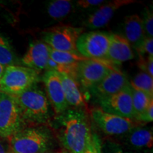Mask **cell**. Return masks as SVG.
<instances>
[{"label":"cell","instance_id":"13","mask_svg":"<svg viewBox=\"0 0 153 153\" xmlns=\"http://www.w3.org/2000/svg\"><path fill=\"white\" fill-rule=\"evenodd\" d=\"M135 2L134 0H114L102 4L97 10L89 15L86 21V25L91 29L104 27L108 24L118 9Z\"/></svg>","mask_w":153,"mask_h":153},{"label":"cell","instance_id":"8","mask_svg":"<svg viewBox=\"0 0 153 153\" xmlns=\"http://www.w3.org/2000/svg\"><path fill=\"white\" fill-rule=\"evenodd\" d=\"M110 34L99 31L82 33L76 42L77 53L87 59L106 60Z\"/></svg>","mask_w":153,"mask_h":153},{"label":"cell","instance_id":"24","mask_svg":"<svg viewBox=\"0 0 153 153\" xmlns=\"http://www.w3.org/2000/svg\"><path fill=\"white\" fill-rule=\"evenodd\" d=\"M145 38H152L153 36V16L152 12L149 9L145 11L144 19H142Z\"/></svg>","mask_w":153,"mask_h":153},{"label":"cell","instance_id":"31","mask_svg":"<svg viewBox=\"0 0 153 153\" xmlns=\"http://www.w3.org/2000/svg\"><path fill=\"white\" fill-rule=\"evenodd\" d=\"M0 153H12L7 139L0 137Z\"/></svg>","mask_w":153,"mask_h":153},{"label":"cell","instance_id":"33","mask_svg":"<svg viewBox=\"0 0 153 153\" xmlns=\"http://www.w3.org/2000/svg\"><path fill=\"white\" fill-rule=\"evenodd\" d=\"M41 153H60V152H53V151H50V150H47L45 152H41Z\"/></svg>","mask_w":153,"mask_h":153},{"label":"cell","instance_id":"28","mask_svg":"<svg viewBox=\"0 0 153 153\" xmlns=\"http://www.w3.org/2000/svg\"><path fill=\"white\" fill-rule=\"evenodd\" d=\"M102 153H133V152L125 151L119 145L116 143H108L104 144V146H101Z\"/></svg>","mask_w":153,"mask_h":153},{"label":"cell","instance_id":"10","mask_svg":"<svg viewBox=\"0 0 153 153\" xmlns=\"http://www.w3.org/2000/svg\"><path fill=\"white\" fill-rule=\"evenodd\" d=\"M100 104L104 111L134 120L131 85L116 94L100 99Z\"/></svg>","mask_w":153,"mask_h":153},{"label":"cell","instance_id":"25","mask_svg":"<svg viewBox=\"0 0 153 153\" xmlns=\"http://www.w3.org/2000/svg\"><path fill=\"white\" fill-rule=\"evenodd\" d=\"M140 59L137 63L138 68L142 72L153 76V57L152 56H139Z\"/></svg>","mask_w":153,"mask_h":153},{"label":"cell","instance_id":"9","mask_svg":"<svg viewBox=\"0 0 153 153\" xmlns=\"http://www.w3.org/2000/svg\"><path fill=\"white\" fill-rule=\"evenodd\" d=\"M113 70L116 65L106 60L87 59L79 62L76 80L85 88H94Z\"/></svg>","mask_w":153,"mask_h":153},{"label":"cell","instance_id":"22","mask_svg":"<svg viewBox=\"0 0 153 153\" xmlns=\"http://www.w3.org/2000/svg\"><path fill=\"white\" fill-rule=\"evenodd\" d=\"M131 87L143 91L153 98V79L152 76L145 72H138L130 82Z\"/></svg>","mask_w":153,"mask_h":153},{"label":"cell","instance_id":"29","mask_svg":"<svg viewBox=\"0 0 153 153\" xmlns=\"http://www.w3.org/2000/svg\"><path fill=\"white\" fill-rule=\"evenodd\" d=\"M153 120V102L151 103L146 111L137 118V122L141 123H150Z\"/></svg>","mask_w":153,"mask_h":153},{"label":"cell","instance_id":"7","mask_svg":"<svg viewBox=\"0 0 153 153\" xmlns=\"http://www.w3.org/2000/svg\"><path fill=\"white\" fill-rule=\"evenodd\" d=\"M89 114L99 129L104 134L111 136H121L138 126V122L136 120L109 114L100 107L91 108L89 110Z\"/></svg>","mask_w":153,"mask_h":153},{"label":"cell","instance_id":"21","mask_svg":"<svg viewBox=\"0 0 153 153\" xmlns=\"http://www.w3.org/2000/svg\"><path fill=\"white\" fill-rule=\"evenodd\" d=\"M72 9V2L70 0H53L49 2L47 11L49 16L54 19L65 18Z\"/></svg>","mask_w":153,"mask_h":153},{"label":"cell","instance_id":"26","mask_svg":"<svg viewBox=\"0 0 153 153\" xmlns=\"http://www.w3.org/2000/svg\"><path fill=\"white\" fill-rule=\"evenodd\" d=\"M136 51L139 56H145L147 55V56L153 57V38H145Z\"/></svg>","mask_w":153,"mask_h":153},{"label":"cell","instance_id":"23","mask_svg":"<svg viewBox=\"0 0 153 153\" xmlns=\"http://www.w3.org/2000/svg\"><path fill=\"white\" fill-rule=\"evenodd\" d=\"M14 56L9 42L0 35V64L7 67L14 65Z\"/></svg>","mask_w":153,"mask_h":153},{"label":"cell","instance_id":"20","mask_svg":"<svg viewBox=\"0 0 153 153\" xmlns=\"http://www.w3.org/2000/svg\"><path fill=\"white\" fill-rule=\"evenodd\" d=\"M132 101L134 120L137 121V118L146 111L151 103L153 102V98L143 91L132 88Z\"/></svg>","mask_w":153,"mask_h":153},{"label":"cell","instance_id":"18","mask_svg":"<svg viewBox=\"0 0 153 153\" xmlns=\"http://www.w3.org/2000/svg\"><path fill=\"white\" fill-rule=\"evenodd\" d=\"M125 38L131 47L136 50L145 39L142 18L137 14H132L124 19Z\"/></svg>","mask_w":153,"mask_h":153},{"label":"cell","instance_id":"6","mask_svg":"<svg viewBox=\"0 0 153 153\" xmlns=\"http://www.w3.org/2000/svg\"><path fill=\"white\" fill-rule=\"evenodd\" d=\"M24 123L14 97L0 91V137L8 139L22 130Z\"/></svg>","mask_w":153,"mask_h":153},{"label":"cell","instance_id":"14","mask_svg":"<svg viewBox=\"0 0 153 153\" xmlns=\"http://www.w3.org/2000/svg\"><path fill=\"white\" fill-rule=\"evenodd\" d=\"M129 85L126 76L117 69L111 70L94 88L99 98L102 99L116 94Z\"/></svg>","mask_w":153,"mask_h":153},{"label":"cell","instance_id":"11","mask_svg":"<svg viewBox=\"0 0 153 153\" xmlns=\"http://www.w3.org/2000/svg\"><path fill=\"white\" fill-rule=\"evenodd\" d=\"M43 79L49 103L52 105L55 114L59 116L69 108L64 95L60 74L53 70H47Z\"/></svg>","mask_w":153,"mask_h":153},{"label":"cell","instance_id":"19","mask_svg":"<svg viewBox=\"0 0 153 153\" xmlns=\"http://www.w3.org/2000/svg\"><path fill=\"white\" fill-rule=\"evenodd\" d=\"M50 58L60 65L66 66H77L79 62L87 60L77 52L69 51H57L50 49Z\"/></svg>","mask_w":153,"mask_h":153},{"label":"cell","instance_id":"12","mask_svg":"<svg viewBox=\"0 0 153 153\" xmlns=\"http://www.w3.org/2000/svg\"><path fill=\"white\" fill-rule=\"evenodd\" d=\"M50 48L43 41H37L30 44L28 51L22 57V61L25 67L39 72L47 70L50 58Z\"/></svg>","mask_w":153,"mask_h":153},{"label":"cell","instance_id":"5","mask_svg":"<svg viewBox=\"0 0 153 153\" xmlns=\"http://www.w3.org/2000/svg\"><path fill=\"white\" fill-rule=\"evenodd\" d=\"M83 33V28L71 25L60 24L48 28L42 32L43 42L57 51H76V42Z\"/></svg>","mask_w":153,"mask_h":153},{"label":"cell","instance_id":"16","mask_svg":"<svg viewBox=\"0 0 153 153\" xmlns=\"http://www.w3.org/2000/svg\"><path fill=\"white\" fill-rule=\"evenodd\" d=\"M121 136L124 144L133 150L150 149L152 147V129L150 128L138 125Z\"/></svg>","mask_w":153,"mask_h":153},{"label":"cell","instance_id":"15","mask_svg":"<svg viewBox=\"0 0 153 153\" xmlns=\"http://www.w3.org/2000/svg\"><path fill=\"white\" fill-rule=\"evenodd\" d=\"M135 55L129 42L123 36L111 33L110 42L106 60L115 65L127 62L134 58Z\"/></svg>","mask_w":153,"mask_h":153},{"label":"cell","instance_id":"30","mask_svg":"<svg viewBox=\"0 0 153 153\" xmlns=\"http://www.w3.org/2000/svg\"><path fill=\"white\" fill-rule=\"evenodd\" d=\"M104 0H79L76 3L82 8L87 9L104 4Z\"/></svg>","mask_w":153,"mask_h":153},{"label":"cell","instance_id":"4","mask_svg":"<svg viewBox=\"0 0 153 153\" xmlns=\"http://www.w3.org/2000/svg\"><path fill=\"white\" fill-rule=\"evenodd\" d=\"M38 73L25 66H7L0 79V91L12 96L24 92L36 85Z\"/></svg>","mask_w":153,"mask_h":153},{"label":"cell","instance_id":"1","mask_svg":"<svg viewBox=\"0 0 153 153\" xmlns=\"http://www.w3.org/2000/svg\"><path fill=\"white\" fill-rule=\"evenodd\" d=\"M58 116L63 146L69 153H83L92 135L85 109L68 108Z\"/></svg>","mask_w":153,"mask_h":153},{"label":"cell","instance_id":"3","mask_svg":"<svg viewBox=\"0 0 153 153\" xmlns=\"http://www.w3.org/2000/svg\"><path fill=\"white\" fill-rule=\"evenodd\" d=\"M7 140L12 153H41L51 144L49 131L38 127L22 128Z\"/></svg>","mask_w":153,"mask_h":153},{"label":"cell","instance_id":"27","mask_svg":"<svg viewBox=\"0 0 153 153\" xmlns=\"http://www.w3.org/2000/svg\"><path fill=\"white\" fill-rule=\"evenodd\" d=\"M100 140L94 133L91 135V138L87 148L83 153H102Z\"/></svg>","mask_w":153,"mask_h":153},{"label":"cell","instance_id":"17","mask_svg":"<svg viewBox=\"0 0 153 153\" xmlns=\"http://www.w3.org/2000/svg\"><path fill=\"white\" fill-rule=\"evenodd\" d=\"M64 95L68 106L73 108L87 109V104L79 90L77 82L65 74H59Z\"/></svg>","mask_w":153,"mask_h":153},{"label":"cell","instance_id":"2","mask_svg":"<svg viewBox=\"0 0 153 153\" xmlns=\"http://www.w3.org/2000/svg\"><path fill=\"white\" fill-rule=\"evenodd\" d=\"M13 97L24 122L39 124L49 120V101L46 94L36 85Z\"/></svg>","mask_w":153,"mask_h":153},{"label":"cell","instance_id":"32","mask_svg":"<svg viewBox=\"0 0 153 153\" xmlns=\"http://www.w3.org/2000/svg\"><path fill=\"white\" fill-rule=\"evenodd\" d=\"M5 68L6 67L3 66L2 65L0 64V79H1V76H2V75H3V73H4V72Z\"/></svg>","mask_w":153,"mask_h":153}]
</instances>
